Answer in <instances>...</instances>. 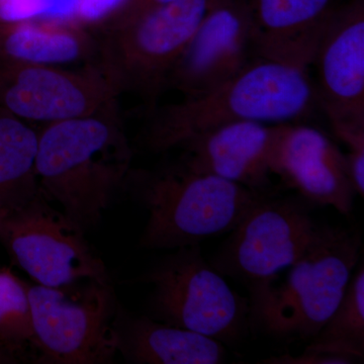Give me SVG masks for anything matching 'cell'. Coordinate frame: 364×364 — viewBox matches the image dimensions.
Wrapping results in <instances>:
<instances>
[{
	"label": "cell",
	"mask_w": 364,
	"mask_h": 364,
	"mask_svg": "<svg viewBox=\"0 0 364 364\" xmlns=\"http://www.w3.org/2000/svg\"><path fill=\"white\" fill-rule=\"evenodd\" d=\"M97 57V35L76 21L37 18L0 26V64L86 65Z\"/></svg>",
	"instance_id": "e0dca14e"
},
{
	"label": "cell",
	"mask_w": 364,
	"mask_h": 364,
	"mask_svg": "<svg viewBox=\"0 0 364 364\" xmlns=\"http://www.w3.org/2000/svg\"><path fill=\"white\" fill-rule=\"evenodd\" d=\"M354 363L355 361L353 359L346 356L306 348L303 353L299 355L294 356L287 353L279 356H272L262 361V363L269 364H350Z\"/></svg>",
	"instance_id": "603a6c76"
},
{
	"label": "cell",
	"mask_w": 364,
	"mask_h": 364,
	"mask_svg": "<svg viewBox=\"0 0 364 364\" xmlns=\"http://www.w3.org/2000/svg\"><path fill=\"white\" fill-rule=\"evenodd\" d=\"M39 128L0 109V210H16L40 191Z\"/></svg>",
	"instance_id": "ac0fdd59"
},
{
	"label": "cell",
	"mask_w": 364,
	"mask_h": 364,
	"mask_svg": "<svg viewBox=\"0 0 364 364\" xmlns=\"http://www.w3.org/2000/svg\"><path fill=\"white\" fill-rule=\"evenodd\" d=\"M0 363H18L1 344H0Z\"/></svg>",
	"instance_id": "484cf974"
},
{
	"label": "cell",
	"mask_w": 364,
	"mask_h": 364,
	"mask_svg": "<svg viewBox=\"0 0 364 364\" xmlns=\"http://www.w3.org/2000/svg\"><path fill=\"white\" fill-rule=\"evenodd\" d=\"M361 246L358 232L318 225L287 279L249 296L250 329L284 341L310 342L343 298Z\"/></svg>",
	"instance_id": "277c9868"
},
{
	"label": "cell",
	"mask_w": 364,
	"mask_h": 364,
	"mask_svg": "<svg viewBox=\"0 0 364 364\" xmlns=\"http://www.w3.org/2000/svg\"><path fill=\"white\" fill-rule=\"evenodd\" d=\"M314 85L335 135L364 131V4L335 9L314 57Z\"/></svg>",
	"instance_id": "8fae6325"
},
{
	"label": "cell",
	"mask_w": 364,
	"mask_h": 364,
	"mask_svg": "<svg viewBox=\"0 0 364 364\" xmlns=\"http://www.w3.org/2000/svg\"><path fill=\"white\" fill-rule=\"evenodd\" d=\"M0 243L41 286L61 287L83 279L111 282L85 232L52 207L41 189L23 207L0 210Z\"/></svg>",
	"instance_id": "ba28073f"
},
{
	"label": "cell",
	"mask_w": 364,
	"mask_h": 364,
	"mask_svg": "<svg viewBox=\"0 0 364 364\" xmlns=\"http://www.w3.org/2000/svg\"><path fill=\"white\" fill-rule=\"evenodd\" d=\"M225 279L193 245L176 249L136 280L152 286L150 318L229 346L251 330L250 306Z\"/></svg>",
	"instance_id": "8992f818"
},
{
	"label": "cell",
	"mask_w": 364,
	"mask_h": 364,
	"mask_svg": "<svg viewBox=\"0 0 364 364\" xmlns=\"http://www.w3.org/2000/svg\"><path fill=\"white\" fill-rule=\"evenodd\" d=\"M129 0H80L74 21L86 28H98L117 16Z\"/></svg>",
	"instance_id": "44dd1931"
},
{
	"label": "cell",
	"mask_w": 364,
	"mask_h": 364,
	"mask_svg": "<svg viewBox=\"0 0 364 364\" xmlns=\"http://www.w3.org/2000/svg\"><path fill=\"white\" fill-rule=\"evenodd\" d=\"M0 344L18 363L40 364L25 280L0 268Z\"/></svg>",
	"instance_id": "ffe728a7"
},
{
	"label": "cell",
	"mask_w": 364,
	"mask_h": 364,
	"mask_svg": "<svg viewBox=\"0 0 364 364\" xmlns=\"http://www.w3.org/2000/svg\"><path fill=\"white\" fill-rule=\"evenodd\" d=\"M132 160L117 105L39 128L41 191L85 232L100 224L124 188Z\"/></svg>",
	"instance_id": "6da1fadb"
},
{
	"label": "cell",
	"mask_w": 364,
	"mask_h": 364,
	"mask_svg": "<svg viewBox=\"0 0 364 364\" xmlns=\"http://www.w3.org/2000/svg\"><path fill=\"white\" fill-rule=\"evenodd\" d=\"M306 349L364 358V265L358 263L343 298Z\"/></svg>",
	"instance_id": "d6986e66"
},
{
	"label": "cell",
	"mask_w": 364,
	"mask_h": 364,
	"mask_svg": "<svg viewBox=\"0 0 364 364\" xmlns=\"http://www.w3.org/2000/svg\"><path fill=\"white\" fill-rule=\"evenodd\" d=\"M333 0H249L257 58L308 70L331 20Z\"/></svg>",
	"instance_id": "9a60e30c"
},
{
	"label": "cell",
	"mask_w": 364,
	"mask_h": 364,
	"mask_svg": "<svg viewBox=\"0 0 364 364\" xmlns=\"http://www.w3.org/2000/svg\"><path fill=\"white\" fill-rule=\"evenodd\" d=\"M117 348L127 363L136 364H220L226 345L202 334L165 324L149 316L117 311Z\"/></svg>",
	"instance_id": "2e32d148"
},
{
	"label": "cell",
	"mask_w": 364,
	"mask_h": 364,
	"mask_svg": "<svg viewBox=\"0 0 364 364\" xmlns=\"http://www.w3.org/2000/svg\"><path fill=\"white\" fill-rule=\"evenodd\" d=\"M172 1L174 0H129L123 11L112 20L134 18V16H140V14L147 13V11L165 6Z\"/></svg>",
	"instance_id": "d4e9b609"
},
{
	"label": "cell",
	"mask_w": 364,
	"mask_h": 364,
	"mask_svg": "<svg viewBox=\"0 0 364 364\" xmlns=\"http://www.w3.org/2000/svg\"><path fill=\"white\" fill-rule=\"evenodd\" d=\"M124 188L147 212L140 246L152 250L200 245L231 232L272 195L195 171L179 159L154 169H131Z\"/></svg>",
	"instance_id": "3957f363"
},
{
	"label": "cell",
	"mask_w": 364,
	"mask_h": 364,
	"mask_svg": "<svg viewBox=\"0 0 364 364\" xmlns=\"http://www.w3.org/2000/svg\"><path fill=\"white\" fill-rule=\"evenodd\" d=\"M226 0H174L98 26L97 62L119 92L154 104L198 26Z\"/></svg>",
	"instance_id": "5b68a950"
},
{
	"label": "cell",
	"mask_w": 364,
	"mask_h": 364,
	"mask_svg": "<svg viewBox=\"0 0 364 364\" xmlns=\"http://www.w3.org/2000/svg\"><path fill=\"white\" fill-rule=\"evenodd\" d=\"M80 0H43L46 20L72 21L75 18Z\"/></svg>",
	"instance_id": "cb8c5ba5"
},
{
	"label": "cell",
	"mask_w": 364,
	"mask_h": 364,
	"mask_svg": "<svg viewBox=\"0 0 364 364\" xmlns=\"http://www.w3.org/2000/svg\"><path fill=\"white\" fill-rule=\"evenodd\" d=\"M277 124L234 122L189 139L177 149L179 160L189 168L241 184L255 191H269L270 157Z\"/></svg>",
	"instance_id": "5bb4252c"
},
{
	"label": "cell",
	"mask_w": 364,
	"mask_h": 364,
	"mask_svg": "<svg viewBox=\"0 0 364 364\" xmlns=\"http://www.w3.org/2000/svg\"><path fill=\"white\" fill-rule=\"evenodd\" d=\"M308 202L270 195L258 203L210 257L225 277L247 286L249 294L272 284L299 259L318 224Z\"/></svg>",
	"instance_id": "9c48e42d"
},
{
	"label": "cell",
	"mask_w": 364,
	"mask_h": 364,
	"mask_svg": "<svg viewBox=\"0 0 364 364\" xmlns=\"http://www.w3.org/2000/svg\"><path fill=\"white\" fill-rule=\"evenodd\" d=\"M119 95L97 63L0 64V109L37 127L104 112Z\"/></svg>",
	"instance_id": "30bf717a"
},
{
	"label": "cell",
	"mask_w": 364,
	"mask_h": 364,
	"mask_svg": "<svg viewBox=\"0 0 364 364\" xmlns=\"http://www.w3.org/2000/svg\"><path fill=\"white\" fill-rule=\"evenodd\" d=\"M43 16V0H0V26L37 20Z\"/></svg>",
	"instance_id": "7402d4cb"
},
{
	"label": "cell",
	"mask_w": 364,
	"mask_h": 364,
	"mask_svg": "<svg viewBox=\"0 0 364 364\" xmlns=\"http://www.w3.org/2000/svg\"><path fill=\"white\" fill-rule=\"evenodd\" d=\"M257 59L249 0H226L205 16L167 80V90L196 97L224 85Z\"/></svg>",
	"instance_id": "7c38bea8"
},
{
	"label": "cell",
	"mask_w": 364,
	"mask_h": 364,
	"mask_svg": "<svg viewBox=\"0 0 364 364\" xmlns=\"http://www.w3.org/2000/svg\"><path fill=\"white\" fill-rule=\"evenodd\" d=\"M270 171L312 205L351 214L356 193L345 154L324 132L308 124H277Z\"/></svg>",
	"instance_id": "4fadbf2b"
},
{
	"label": "cell",
	"mask_w": 364,
	"mask_h": 364,
	"mask_svg": "<svg viewBox=\"0 0 364 364\" xmlns=\"http://www.w3.org/2000/svg\"><path fill=\"white\" fill-rule=\"evenodd\" d=\"M316 105L308 70L257 58L205 95L153 109L140 142L150 152L165 153L198 134L234 122L296 123Z\"/></svg>",
	"instance_id": "7a4b0ae2"
},
{
	"label": "cell",
	"mask_w": 364,
	"mask_h": 364,
	"mask_svg": "<svg viewBox=\"0 0 364 364\" xmlns=\"http://www.w3.org/2000/svg\"><path fill=\"white\" fill-rule=\"evenodd\" d=\"M40 364H109L119 354V304L111 282L51 287L26 282Z\"/></svg>",
	"instance_id": "52a82bcc"
}]
</instances>
